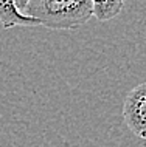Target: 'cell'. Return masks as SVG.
Returning a JSON list of instances; mask_svg holds the SVG:
<instances>
[{
  "label": "cell",
  "instance_id": "cell-1",
  "mask_svg": "<svg viewBox=\"0 0 146 147\" xmlns=\"http://www.w3.org/2000/svg\"><path fill=\"white\" fill-rule=\"evenodd\" d=\"M25 16L50 30H75L93 16V0H30Z\"/></svg>",
  "mask_w": 146,
  "mask_h": 147
},
{
  "label": "cell",
  "instance_id": "cell-2",
  "mask_svg": "<svg viewBox=\"0 0 146 147\" xmlns=\"http://www.w3.org/2000/svg\"><path fill=\"white\" fill-rule=\"evenodd\" d=\"M123 119L135 136L146 140V82L128 93L123 104Z\"/></svg>",
  "mask_w": 146,
  "mask_h": 147
},
{
  "label": "cell",
  "instance_id": "cell-3",
  "mask_svg": "<svg viewBox=\"0 0 146 147\" xmlns=\"http://www.w3.org/2000/svg\"><path fill=\"white\" fill-rule=\"evenodd\" d=\"M0 23L3 25V28H11V26H39L41 25L36 19L19 13L16 9L13 0H0Z\"/></svg>",
  "mask_w": 146,
  "mask_h": 147
},
{
  "label": "cell",
  "instance_id": "cell-4",
  "mask_svg": "<svg viewBox=\"0 0 146 147\" xmlns=\"http://www.w3.org/2000/svg\"><path fill=\"white\" fill-rule=\"evenodd\" d=\"M124 0H93V16L101 22L117 17L123 11Z\"/></svg>",
  "mask_w": 146,
  "mask_h": 147
},
{
  "label": "cell",
  "instance_id": "cell-5",
  "mask_svg": "<svg viewBox=\"0 0 146 147\" xmlns=\"http://www.w3.org/2000/svg\"><path fill=\"white\" fill-rule=\"evenodd\" d=\"M13 3H14L16 9H17L20 14L25 16V13H26V8H28V3H30V0H13Z\"/></svg>",
  "mask_w": 146,
  "mask_h": 147
}]
</instances>
